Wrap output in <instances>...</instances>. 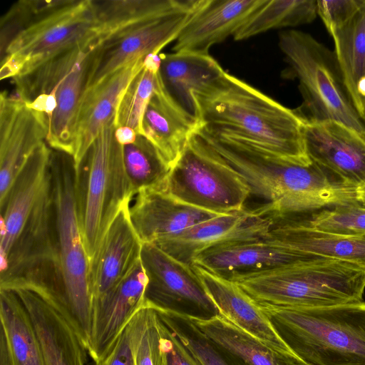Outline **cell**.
<instances>
[{
    "label": "cell",
    "instance_id": "11",
    "mask_svg": "<svg viewBox=\"0 0 365 365\" xmlns=\"http://www.w3.org/2000/svg\"><path fill=\"white\" fill-rule=\"evenodd\" d=\"M27 310L45 365H86L87 349L61 292L38 278L14 277L0 282Z\"/></svg>",
    "mask_w": 365,
    "mask_h": 365
},
{
    "label": "cell",
    "instance_id": "40",
    "mask_svg": "<svg viewBox=\"0 0 365 365\" xmlns=\"http://www.w3.org/2000/svg\"><path fill=\"white\" fill-rule=\"evenodd\" d=\"M163 346L165 365H201L165 324Z\"/></svg>",
    "mask_w": 365,
    "mask_h": 365
},
{
    "label": "cell",
    "instance_id": "42",
    "mask_svg": "<svg viewBox=\"0 0 365 365\" xmlns=\"http://www.w3.org/2000/svg\"><path fill=\"white\" fill-rule=\"evenodd\" d=\"M357 111L365 123V82L359 90Z\"/></svg>",
    "mask_w": 365,
    "mask_h": 365
},
{
    "label": "cell",
    "instance_id": "31",
    "mask_svg": "<svg viewBox=\"0 0 365 365\" xmlns=\"http://www.w3.org/2000/svg\"><path fill=\"white\" fill-rule=\"evenodd\" d=\"M182 1L93 0L98 26V43L120 30L173 10Z\"/></svg>",
    "mask_w": 365,
    "mask_h": 365
},
{
    "label": "cell",
    "instance_id": "4",
    "mask_svg": "<svg viewBox=\"0 0 365 365\" xmlns=\"http://www.w3.org/2000/svg\"><path fill=\"white\" fill-rule=\"evenodd\" d=\"M307 365H365V302L291 308L257 303Z\"/></svg>",
    "mask_w": 365,
    "mask_h": 365
},
{
    "label": "cell",
    "instance_id": "33",
    "mask_svg": "<svg viewBox=\"0 0 365 365\" xmlns=\"http://www.w3.org/2000/svg\"><path fill=\"white\" fill-rule=\"evenodd\" d=\"M126 180L134 197L145 189H160L171 167L155 146L144 135L123 145Z\"/></svg>",
    "mask_w": 365,
    "mask_h": 365
},
{
    "label": "cell",
    "instance_id": "18",
    "mask_svg": "<svg viewBox=\"0 0 365 365\" xmlns=\"http://www.w3.org/2000/svg\"><path fill=\"white\" fill-rule=\"evenodd\" d=\"M307 154L316 163L344 184L365 183V138L335 121L304 123Z\"/></svg>",
    "mask_w": 365,
    "mask_h": 365
},
{
    "label": "cell",
    "instance_id": "2",
    "mask_svg": "<svg viewBox=\"0 0 365 365\" xmlns=\"http://www.w3.org/2000/svg\"><path fill=\"white\" fill-rule=\"evenodd\" d=\"M197 135L248 182L251 193L267 200L257 208L275 220L357 202L356 187L313 163L293 164L242 140L215 135L197 128Z\"/></svg>",
    "mask_w": 365,
    "mask_h": 365
},
{
    "label": "cell",
    "instance_id": "16",
    "mask_svg": "<svg viewBox=\"0 0 365 365\" xmlns=\"http://www.w3.org/2000/svg\"><path fill=\"white\" fill-rule=\"evenodd\" d=\"M148 277L140 260L109 292L92 304L88 354L94 363L110 351L118 336L144 305Z\"/></svg>",
    "mask_w": 365,
    "mask_h": 365
},
{
    "label": "cell",
    "instance_id": "7",
    "mask_svg": "<svg viewBox=\"0 0 365 365\" xmlns=\"http://www.w3.org/2000/svg\"><path fill=\"white\" fill-rule=\"evenodd\" d=\"M51 173L57 253L63 294L87 349L91 331L92 297L88 282L89 259L81 232L76 167L73 158L52 149Z\"/></svg>",
    "mask_w": 365,
    "mask_h": 365
},
{
    "label": "cell",
    "instance_id": "32",
    "mask_svg": "<svg viewBox=\"0 0 365 365\" xmlns=\"http://www.w3.org/2000/svg\"><path fill=\"white\" fill-rule=\"evenodd\" d=\"M317 15V1L265 0L234 34L245 40L269 30L294 27L312 22Z\"/></svg>",
    "mask_w": 365,
    "mask_h": 365
},
{
    "label": "cell",
    "instance_id": "25",
    "mask_svg": "<svg viewBox=\"0 0 365 365\" xmlns=\"http://www.w3.org/2000/svg\"><path fill=\"white\" fill-rule=\"evenodd\" d=\"M193 267L220 315L271 347L294 354L268 316L237 283Z\"/></svg>",
    "mask_w": 365,
    "mask_h": 365
},
{
    "label": "cell",
    "instance_id": "15",
    "mask_svg": "<svg viewBox=\"0 0 365 365\" xmlns=\"http://www.w3.org/2000/svg\"><path fill=\"white\" fill-rule=\"evenodd\" d=\"M274 220L257 208L220 215L162 238L153 244L176 259L192 265L201 252L219 245L263 237Z\"/></svg>",
    "mask_w": 365,
    "mask_h": 365
},
{
    "label": "cell",
    "instance_id": "21",
    "mask_svg": "<svg viewBox=\"0 0 365 365\" xmlns=\"http://www.w3.org/2000/svg\"><path fill=\"white\" fill-rule=\"evenodd\" d=\"M265 0H201L172 50L209 54L210 48L234 34Z\"/></svg>",
    "mask_w": 365,
    "mask_h": 365
},
{
    "label": "cell",
    "instance_id": "1",
    "mask_svg": "<svg viewBox=\"0 0 365 365\" xmlns=\"http://www.w3.org/2000/svg\"><path fill=\"white\" fill-rule=\"evenodd\" d=\"M198 128L242 140L284 161L309 166L304 123L289 109L226 71L192 95Z\"/></svg>",
    "mask_w": 365,
    "mask_h": 365
},
{
    "label": "cell",
    "instance_id": "23",
    "mask_svg": "<svg viewBox=\"0 0 365 365\" xmlns=\"http://www.w3.org/2000/svg\"><path fill=\"white\" fill-rule=\"evenodd\" d=\"M192 332L228 352L245 365H307L297 356L277 350L220 314L199 316L164 309Z\"/></svg>",
    "mask_w": 365,
    "mask_h": 365
},
{
    "label": "cell",
    "instance_id": "14",
    "mask_svg": "<svg viewBox=\"0 0 365 365\" xmlns=\"http://www.w3.org/2000/svg\"><path fill=\"white\" fill-rule=\"evenodd\" d=\"M49 131L46 114L31 108L16 95L0 96V202Z\"/></svg>",
    "mask_w": 365,
    "mask_h": 365
},
{
    "label": "cell",
    "instance_id": "43",
    "mask_svg": "<svg viewBox=\"0 0 365 365\" xmlns=\"http://www.w3.org/2000/svg\"><path fill=\"white\" fill-rule=\"evenodd\" d=\"M356 195L357 202L365 206V183L356 187Z\"/></svg>",
    "mask_w": 365,
    "mask_h": 365
},
{
    "label": "cell",
    "instance_id": "41",
    "mask_svg": "<svg viewBox=\"0 0 365 365\" xmlns=\"http://www.w3.org/2000/svg\"><path fill=\"white\" fill-rule=\"evenodd\" d=\"M137 135L138 134L130 128H115L116 138L123 145L132 143L135 139Z\"/></svg>",
    "mask_w": 365,
    "mask_h": 365
},
{
    "label": "cell",
    "instance_id": "34",
    "mask_svg": "<svg viewBox=\"0 0 365 365\" xmlns=\"http://www.w3.org/2000/svg\"><path fill=\"white\" fill-rule=\"evenodd\" d=\"M160 54L150 55L145 58L143 68L124 91L114 116L115 128L128 127L143 135V114L160 77Z\"/></svg>",
    "mask_w": 365,
    "mask_h": 365
},
{
    "label": "cell",
    "instance_id": "30",
    "mask_svg": "<svg viewBox=\"0 0 365 365\" xmlns=\"http://www.w3.org/2000/svg\"><path fill=\"white\" fill-rule=\"evenodd\" d=\"M331 36L344 84L357 110L359 90L365 82V6Z\"/></svg>",
    "mask_w": 365,
    "mask_h": 365
},
{
    "label": "cell",
    "instance_id": "37",
    "mask_svg": "<svg viewBox=\"0 0 365 365\" xmlns=\"http://www.w3.org/2000/svg\"><path fill=\"white\" fill-rule=\"evenodd\" d=\"M148 314L149 306L145 299L144 305L124 328L110 351L94 365H134V346L146 324Z\"/></svg>",
    "mask_w": 365,
    "mask_h": 365
},
{
    "label": "cell",
    "instance_id": "36",
    "mask_svg": "<svg viewBox=\"0 0 365 365\" xmlns=\"http://www.w3.org/2000/svg\"><path fill=\"white\" fill-rule=\"evenodd\" d=\"M146 302L149 314L134 346V365H165L164 324L153 305Z\"/></svg>",
    "mask_w": 365,
    "mask_h": 365
},
{
    "label": "cell",
    "instance_id": "20",
    "mask_svg": "<svg viewBox=\"0 0 365 365\" xmlns=\"http://www.w3.org/2000/svg\"><path fill=\"white\" fill-rule=\"evenodd\" d=\"M319 257L289 250L262 237L208 248L194 258L192 266L232 279Z\"/></svg>",
    "mask_w": 365,
    "mask_h": 365
},
{
    "label": "cell",
    "instance_id": "3",
    "mask_svg": "<svg viewBox=\"0 0 365 365\" xmlns=\"http://www.w3.org/2000/svg\"><path fill=\"white\" fill-rule=\"evenodd\" d=\"M0 79L15 78L74 48L97 46L93 0H23L1 17Z\"/></svg>",
    "mask_w": 365,
    "mask_h": 365
},
{
    "label": "cell",
    "instance_id": "38",
    "mask_svg": "<svg viewBox=\"0 0 365 365\" xmlns=\"http://www.w3.org/2000/svg\"><path fill=\"white\" fill-rule=\"evenodd\" d=\"M152 305L163 322L175 333L182 344L201 365H228L214 348L213 344L196 334L192 336L182 331L161 308Z\"/></svg>",
    "mask_w": 365,
    "mask_h": 365
},
{
    "label": "cell",
    "instance_id": "28",
    "mask_svg": "<svg viewBox=\"0 0 365 365\" xmlns=\"http://www.w3.org/2000/svg\"><path fill=\"white\" fill-rule=\"evenodd\" d=\"M160 73L170 96L195 117L192 95L217 80L225 71L209 54L160 53Z\"/></svg>",
    "mask_w": 365,
    "mask_h": 365
},
{
    "label": "cell",
    "instance_id": "5",
    "mask_svg": "<svg viewBox=\"0 0 365 365\" xmlns=\"http://www.w3.org/2000/svg\"><path fill=\"white\" fill-rule=\"evenodd\" d=\"M230 280L257 303L321 307L364 301L365 267L319 257Z\"/></svg>",
    "mask_w": 365,
    "mask_h": 365
},
{
    "label": "cell",
    "instance_id": "26",
    "mask_svg": "<svg viewBox=\"0 0 365 365\" xmlns=\"http://www.w3.org/2000/svg\"><path fill=\"white\" fill-rule=\"evenodd\" d=\"M263 238L293 251L365 267V234H337L317 230L304 221L279 219Z\"/></svg>",
    "mask_w": 365,
    "mask_h": 365
},
{
    "label": "cell",
    "instance_id": "9",
    "mask_svg": "<svg viewBox=\"0 0 365 365\" xmlns=\"http://www.w3.org/2000/svg\"><path fill=\"white\" fill-rule=\"evenodd\" d=\"M76 167L81 232L90 259L121 205L133 197L125 178L123 145L115 136L114 118L103 128Z\"/></svg>",
    "mask_w": 365,
    "mask_h": 365
},
{
    "label": "cell",
    "instance_id": "12",
    "mask_svg": "<svg viewBox=\"0 0 365 365\" xmlns=\"http://www.w3.org/2000/svg\"><path fill=\"white\" fill-rule=\"evenodd\" d=\"M200 1L182 0L173 10L120 30L100 41L93 51L87 88L134 61L159 54L177 39Z\"/></svg>",
    "mask_w": 365,
    "mask_h": 365
},
{
    "label": "cell",
    "instance_id": "8",
    "mask_svg": "<svg viewBox=\"0 0 365 365\" xmlns=\"http://www.w3.org/2000/svg\"><path fill=\"white\" fill-rule=\"evenodd\" d=\"M95 48L92 45L66 51L14 78L16 95L48 115L46 143L71 157L76 115L87 88Z\"/></svg>",
    "mask_w": 365,
    "mask_h": 365
},
{
    "label": "cell",
    "instance_id": "10",
    "mask_svg": "<svg viewBox=\"0 0 365 365\" xmlns=\"http://www.w3.org/2000/svg\"><path fill=\"white\" fill-rule=\"evenodd\" d=\"M159 190L185 203L218 215L242 210L252 195L246 180L195 131Z\"/></svg>",
    "mask_w": 365,
    "mask_h": 365
},
{
    "label": "cell",
    "instance_id": "35",
    "mask_svg": "<svg viewBox=\"0 0 365 365\" xmlns=\"http://www.w3.org/2000/svg\"><path fill=\"white\" fill-rule=\"evenodd\" d=\"M304 222L322 231L341 235H364L365 206L359 203L336 205L324 209Z\"/></svg>",
    "mask_w": 365,
    "mask_h": 365
},
{
    "label": "cell",
    "instance_id": "29",
    "mask_svg": "<svg viewBox=\"0 0 365 365\" xmlns=\"http://www.w3.org/2000/svg\"><path fill=\"white\" fill-rule=\"evenodd\" d=\"M1 328L7 338L15 365H45L30 316L18 296L0 289Z\"/></svg>",
    "mask_w": 365,
    "mask_h": 365
},
{
    "label": "cell",
    "instance_id": "22",
    "mask_svg": "<svg viewBox=\"0 0 365 365\" xmlns=\"http://www.w3.org/2000/svg\"><path fill=\"white\" fill-rule=\"evenodd\" d=\"M144 65L145 58L139 59L86 89L74 126L72 158L76 166L103 128L114 118L121 96Z\"/></svg>",
    "mask_w": 365,
    "mask_h": 365
},
{
    "label": "cell",
    "instance_id": "6",
    "mask_svg": "<svg viewBox=\"0 0 365 365\" xmlns=\"http://www.w3.org/2000/svg\"><path fill=\"white\" fill-rule=\"evenodd\" d=\"M279 47L288 65L286 75L297 79L302 103L294 109L304 123H340L365 138V123L344 84L334 51L308 33L285 30Z\"/></svg>",
    "mask_w": 365,
    "mask_h": 365
},
{
    "label": "cell",
    "instance_id": "39",
    "mask_svg": "<svg viewBox=\"0 0 365 365\" xmlns=\"http://www.w3.org/2000/svg\"><path fill=\"white\" fill-rule=\"evenodd\" d=\"M364 6L365 0H319L317 14L331 36L349 22Z\"/></svg>",
    "mask_w": 365,
    "mask_h": 365
},
{
    "label": "cell",
    "instance_id": "17",
    "mask_svg": "<svg viewBox=\"0 0 365 365\" xmlns=\"http://www.w3.org/2000/svg\"><path fill=\"white\" fill-rule=\"evenodd\" d=\"M130 205V200L121 205L89 259L92 304L115 286L140 260L143 243L131 222Z\"/></svg>",
    "mask_w": 365,
    "mask_h": 365
},
{
    "label": "cell",
    "instance_id": "19",
    "mask_svg": "<svg viewBox=\"0 0 365 365\" xmlns=\"http://www.w3.org/2000/svg\"><path fill=\"white\" fill-rule=\"evenodd\" d=\"M52 149L46 143L29 157L6 198L1 212L0 254L4 261L21 235L26 222L51 183Z\"/></svg>",
    "mask_w": 365,
    "mask_h": 365
},
{
    "label": "cell",
    "instance_id": "13",
    "mask_svg": "<svg viewBox=\"0 0 365 365\" xmlns=\"http://www.w3.org/2000/svg\"><path fill=\"white\" fill-rule=\"evenodd\" d=\"M140 260L148 277L145 299L149 302L178 312L219 314L193 266L153 243H143Z\"/></svg>",
    "mask_w": 365,
    "mask_h": 365
},
{
    "label": "cell",
    "instance_id": "24",
    "mask_svg": "<svg viewBox=\"0 0 365 365\" xmlns=\"http://www.w3.org/2000/svg\"><path fill=\"white\" fill-rule=\"evenodd\" d=\"M135 196L129 215L142 243H154L220 215L180 201L159 189L142 190Z\"/></svg>",
    "mask_w": 365,
    "mask_h": 365
},
{
    "label": "cell",
    "instance_id": "27",
    "mask_svg": "<svg viewBox=\"0 0 365 365\" xmlns=\"http://www.w3.org/2000/svg\"><path fill=\"white\" fill-rule=\"evenodd\" d=\"M142 128L143 135L155 146L171 168L198 128L195 118L168 92L160 73L155 91L145 110Z\"/></svg>",
    "mask_w": 365,
    "mask_h": 365
}]
</instances>
